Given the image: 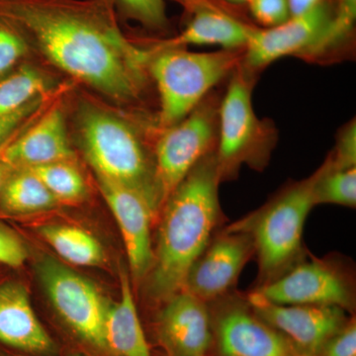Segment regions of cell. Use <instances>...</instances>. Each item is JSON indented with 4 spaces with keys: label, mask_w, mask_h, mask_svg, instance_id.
I'll return each mask as SVG.
<instances>
[{
    "label": "cell",
    "mask_w": 356,
    "mask_h": 356,
    "mask_svg": "<svg viewBox=\"0 0 356 356\" xmlns=\"http://www.w3.org/2000/svg\"><path fill=\"white\" fill-rule=\"evenodd\" d=\"M332 170H341L355 168L356 165V125L351 120L341 129L337 137L334 151L329 154Z\"/></svg>",
    "instance_id": "28"
},
{
    "label": "cell",
    "mask_w": 356,
    "mask_h": 356,
    "mask_svg": "<svg viewBox=\"0 0 356 356\" xmlns=\"http://www.w3.org/2000/svg\"><path fill=\"white\" fill-rule=\"evenodd\" d=\"M74 126L77 143L95 177L140 192L161 213L154 158L135 124L86 95L77 99Z\"/></svg>",
    "instance_id": "3"
},
{
    "label": "cell",
    "mask_w": 356,
    "mask_h": 356,
    "mask_svg": "<svg viewBox=\"0 0 356 356\" xmlns=\"http://www.w3.org/2000/svg\"><path fill=\"white\" fill-rule=\"evenodd\" d=\"M355 13L325 0L311 10L291 16L273 28H254L241 65L250 74H257L275 60L288 56L317 60L341 43L353 29Z\"/></svg>",
    "instance_id": "6"
},
{
    "label": "cell",
    "mask_w": 356,
    "mask_h": 356,
    "mask_svg": "<svg viewBox=\"0 0 356 356\" xmlns=\"http://www.w3.org/2000/svg\"><path fill=\"white\" fill-rule=\"evenodd\" d=\"M32 54L117 106L142 99L149 51L122 31L111 0H0Z\"/></svg>",
    "instance_id": "1"
},
{
    "label": "cell",
    "mask_w": 356,
    "mask_h": 356,
    "mask_svg": "<svg viewBox=\"0 0 356 356\" xmlns=\"http://www.w3.org/2000/svg\"><path fill=\"white\" fill-rule=\"evenodd\" d=\"M248 302L254 313L301 350L316 356L348 324V311L337 306L277 305L252 292Z\"/></svg>",
    "instance_id": "15"
},
{
    "label": "cell",
    "mask_w": 356,
    "mask_h": 356,
    "mask_svg": "<svg viewBox=\"0 0 356 356\" xmlns=\"http://www.w3.org/2000/svg\"><path fill=\"white\" fill-rule=\"evenodd\" d=\"M207 303L181 290L163 302L159 339L170 356H205L213 341Z\"/></svg>",
    "instance_id": "16"
},
{
    "label": "cell",
    "mask_w": 356,
    "mask_h": 356,
    "mask_svg": "<svg viewBox=\"0 0 356 356\" xmlns=\"http://www.w3.org/2000/svg\"><path fill=\"white\" fill-rule=\"evenodd\" d=\"M250 14L264 28H273L286 22L290 17L288 0H250Z\"/></svg>",
    "instance_id": "29"
},
{
    "label": "cell",
    "mask_w": 356,
    "mask_h": 356,
    "mask_svg": "<svg viewBox=\"0 0 356 356\" xmlns=\"http://www.w3.org/2000/svg\"><path fill=\"white\" fill-rule=\"evenodd\" d=\"M58 89L60 88L50 95L37 98L13 114L0 117V147L13 140L18 134L38 118L57 95Z\"/></svg>",
    "instance_id": "27"
},
{
    "label": "cell",
    "mask_w": 356,
    "mask_h": 356,
    "mask_svg": "<svg viewBox=\"0 0 356 356\" xmlns=\"http://www.w3.org/2000/svg\"><path fill=\"white\" fill-rule=\"evenodd\" d=\"M95 178L123 236L131 277L134 282H142L153 266L152 222L159 216V211L140 192L105 178Z\"/></svg>",
    "instance_id": "13"
},
{
    "label": "cell",
    "mask_w": 356,
    "mask_h": 356,
    "mask_svg": "<svg viewBox=\"0 0 356 356\" xmlns=\"http://www.w3.org/2000/svg\"><path fill=\"white\" fill-rule=\"evenodd\" d=\"M57 199L30 168H17L0 193V209L9 215H28L57 207Z\"/></svg>",
    "instance_id": "22"
},
{
    "label": "cell",
    "mask_w": 356,
    "mask_h": 356,
    "mask_svg": "<svg viewBox=\"0 0 356 356\" xmlns=\"http://www.w3.org/2000/svg\"><path fill=\"white\" fill-rule=\"evenodd\" d=\"M11 140H10V142H11ZM10 142H9V143H10ZM9 143H7V144L4 145L3 147H0V156H1L2 153H3L4 149H6V147L7 146V145L9 144Z\"/></svg>",
    "instance_id": "37"
},
{
    "label": "cell",
    "mask_w": 356,
    "mask_h": 356,
    "mask_svg": "<svg viewBox=\"0 0 356 356\" xmlns=\"http://www.w3.org/2000/svg\"><path fill=\"white\" fill-rule=\"evenodd\" d=\"M219 107L216 161L220 179H233L243 165L261 170L266 165L277 140L268 119H259L252 106L257 77L238 65Z\"/></svg>",
    "instance_id": "7"
},
{
    "label": "cell",
    "mask_w": 356,
    "mask_h": 356,
    "mask_svg": "<svg viewBox=\"0 0 356 356\" xmlns=\"http://www.w3.org/2000/svg\"><path fill=\"white\" fill-rule=\"evenodd\" d=\"M0 343L29 353H49L53 339L31 305L27 288L18 281L0 284Z\"/></svg>",
    "instance_id": "17"
},
{
    "label": "cell",
    "mask_w": 356,
    "mask_h": 356,
    "mask_svg": "<svg viewBox=\"0 0 356 356\" xmlns=\"http://www.w3.org/2000/svg\"><path fill=\"white\" fill-rule=\"evenodd\" d=\"M58 203L81 202L88 194L86 180L74 161H56L30 168Z\"/></svg>",
    "instance_id": "23"
},
{
    "label": "cell",
    "mask_w": 356,
    "mask_h": 356,
    "mask_svg": "<svg viewBox=\"0 0 356 356\" xmlns=\"http://www.w3.org/2000/svg\"><path fill=\"white\" fill-rule=\"evenodd\" d=\"M28 259L25 243L15 232L0 224V264L20 267Z\"/></svg>",
    "instance_id": "30"
},
{
    "label": "cell",
    "mask_w": 356,
    "mask_h": 356,
    "mask_svg": "<svg viewBox=\"0 0 356 356\" xmlns=\"http://www.w3.org/2000/svg\"><path fill=\"white\" fill-rule=\"evenodd\" d=\"M226 1L231 2V3L243 4L248 3L250 0H226Z\"/></svg>",
    "instance_id": "36"
},
{
    "label": "cell",
    "mask_w": 356,
    "mask_h": 356,
    "mask_svg": "<svg viewBox=\"0 0 356 356\" xmlns=\"http://www.w3.org/2000/svg\"><path fill=\"white\" fill-rule=\"evenodd\" d=\"M339 6L356 11V0H339Z\"/></svg>",
    "instance_id": "35"
},
{
    "label": "cell",
    "mask_w": 356,
    "mask_h": 356,
    "mask_svg": "<svg viewBox=\"0 0 356 356\" xmlns=\"http://www.w3.org/2000/svg\"><path fill=\"white\" fill-rule=\"evenodd\" d=\"M147 70L159 95L156 128L172 127L197 107L212 89L233 74L245 50L195 53L149 46Z\"/></svg>",
    "instance_id": "4"
},
{
    "label": "cell",
    "mask_w": 356,
    "mask_h": 356,
    "mask_svg": "<svg viewBox=\"0 0 356 356\" xmlns=\"http://www.w3.org/2000/svg\"><path fill=\"white\" fill-rule=\"evenodd\" d=\"M39 235L64 261L77 266H99L105 261L102 243L86 229L70 225H44Z\"/></svg>",
    "instance_id": "21"
},
{
    "label": "cell",
    "mask_w": 356,
    "mask_h": 356,
    "mask_svg": "<svg viewBox=\"0 0 356 356\" xmlns=\"http://www.w3.org/2000/svg\"><path fill=\"white\" fill-rule=\"evenodd\" d=\"M70 86L69 83L63 84L38 118L7 145L1 156L4 161L17 170L56 161H76L65 102Z\"/></svg>",
    "instance_id": "12"
},
{
    "label": "cell",
    "mask_w": 356,
    "mask_h": 356,
    "mask_svg": "<svg viewBox=\"0 0 356 356\" xmlns=\"http://www.w3.org/2000/svg\"><path fill=\"white\" fill-rule=\"evenodd\" d=\"M302 356H305V355H302Z\"/></svg>",
    "instance_id": "38"
},
{
    "label": "cell",
    "mask_w": 356,
    "mask_h": 356,
    "mask_svg": "<svg viewBox=\"0 0 356 356\" xmlns=\"http://www.w3.org/2000/svg\"><path fill=\"white\" fill-rule=\"evenodd\" d=\"M119 278L120 299L109 304L105 317L107 350L118 356H152L134 300L130 276L123 266L119 269Z\"/></svg>",
    "instance_id": "19"
},
{
    "label": "cell",
    "mask_w": 356,
    "mask_h": 356,
    "mask_svg": "<svg viewBox=\"0 0 356 356\" xmlns=\"http://www.w3.org/2000/svg\"><path fill=\"white\" fill-rule=\"evenodd\" d=\"M1 156H0V193H1L6 180L10 177L11 173L15 170L13 165H9L1 159Z\"/></svg>",
    "instance_id": "33"
},
{
    "label": "cell",
    "mask_w": 356,
    "mask_h": 356,
    "mask_svg": "<svg viewBox=\"0 0 356 356\" xmlns=\"http://www.w3.org/2000/svg\"><path fill=\"white\" fill-rule=\"evenodd\" d=\"M317 170L318 177L313 189L314 205L337 204L355 207L356 168L332 170L329 156Z\"/></svg>",
    "instance_id": "24"
},
{
    "label": "cell",
    "mask_w": 356,
    "mask_h": 356,
    "mask_svg": "<svg viewBox=\"0 0 356 356\" xmlns=\"http://www.w3.org/2000/svg\"><path fill=\"white\" fill-rule=\"evenodd\" d=\"M119 20H133L147 30L163 32L170 26L165 0H111Z\"/></svg>",
    "instance_id": "25"
},
{
    "label": "cell",
    "mask_w": 356,
    "mask_h": 356,
    "mask_svg": "<svg viewBox=\"0 0 356 356\" xmlns=\"http://www.w3.org/2000/svg\"><path fill=\"white\" fill-rule=\"evenodd\" d=\"M220 102L209 93L175 125L154 129V177L161 208L192 168L216 151Z\"/></svg>",
    "instance_id": "8"
},
{
    "label": "cell",
    "mask_w": 356,
    "mask_h": 356,
    "mask_svg": "<svg viewBox=\"0 0 356 356\" xmlns=\"http://www.w3.org/2000/svg\"><path fill=\"white\" fill-rule=\"evenodd\" d=\"M316 356H356V325L355 320L348 321L334 334Z\"/></svg>",
    "instance_id": "31"
},
{
    "label": "cell",
    "mask_w": 356,
    "mask_h": 356,
    "mask_svg": "<svg viewBox=\"0 0 356 356\" xmlns=\"http://www.w3.org/2000/svg\"><path fill=\"white\" fill-rule=\"evenodd\" d=\"M36 273L65 324L86 343L107 350L104 327L109 304L95 283L51 257L40 259Z\"/></svg>",
    "instance_id": "9"
},
{
    "label": "cell",
    "mask_w": 356,
    "mask_h": 356,
    "mask_svg": "<svg viewBox=\"0 0 356 356\" xmlns=\"http://www.w3.org/2000/svg\"><path fill=\"white\" fill-rule=\"evenodd\" d=\"M252 292L277 305L337 306L351 311L355 304L353 277L337 262L324 259L301 261Z\"/></svg>",
    "instance_id": "10"
},
{
    "label": "cell",
    "mask_w": 356,
    "mask_h": 356,
    "mask_svg": "<svg viewBox=\"0 0 356 356\" xmlns=\"http://www.w3.org/2000/svg\"><path fill=\"white\" fill-rule=\"evenodd\" d=\"M317 177L316 170L305 179L288 184L261 209L236 222L254 241L259 285L276 280L303 259L302 236L306 218L315 206Z\"/></svg>",
    "instance_id": "5"
},
{
    "label": "cell",
    "mask_w": 356,
    "mask_h": 356,
    "mask_svg": "<svg viewBox=\"0 0 356 356\" xmlns=\"http://www.w3.org/2000/svg\"><path fill=\"white\" fill-rule=\"evenodd\" d=\"M322 1L323 0H288V4L291 16H297L311 10Z\"/></svg>",
    "instance_id": "32"
},
{
    "label": "cell",
    "mask_w": 356,
    "mask_h": 356,
    "mask_svg": "<svg viewBox=\"0 0 356 356\" xmlns=\"http://www.w3.org/2000/svg\"><path fill=\"white\" fill-rule=\"evenodd\" d=\"M252 254V236L238 225H232L211 241L194 262L182 290L207 304L227 296Z\"/></svg>",
    "instance_id": "11"
},
{
    "label": "cell",
    "mask_w": 356,
    "mask_h": 356,
    "mask_svg": "<svg viewBox=\"0 0 356 356\" xmlns=\"http://www.w3.org/2000/svg\"><path fill=\"white\" fill-rule=\"evenodd\" d=\"M31 54L23 35L8 21L0 18V79L27 62Z\"/></svg>",
    "instance_id": "26"
},
{
    "label": "cell",
    "mask_w": 356,
    "mask_h": 356,
    "mask_svg": "<svg viewBox=\"0 0 356 356\" xmlns=\"http://www.w3.org/2000/svg\"><path fill=\"white\" fill-rule=\"evenodd\" d=\"M175 1L179 2L184 7L185 10L189 13H193L197 7L208 3L207 0H175Z\"/></svg>",
    "instance_id": "34"
},
{
    "label": "cell",
    "mask_w": 356,
    "mask_h": 356,
    "mask_svg": "<svg viewBox=\"0 0 356 356\" xmlns=\"http://www.w3.org/2000/svg\"><path fill=\"white\" fill-rule=\"evenodd\" d=\"M60 86L50 72L24 63L0 79V117L13 114L37 98L50 95Z\"/></svg>",
    "instance_id": "20"
},
{
    "label": "cell",
    "mask_w": 356,
    "mask_h": 356,
    "mask_svg": "<svg viewBox=\"0 0 356 356\" xmlns=\"http://www.w3.org/2000/svg\"><path fill=\"white\" fill-rule=\"evenodd\" d=\"M184 31L173 38L152 44L156 49L220 46L222 50H245L254 27L222 13L209 3L197 7Z\"/></svg>",
    "instance_id": "18"
},
{
    "label": "cell",
    "mask_w": 356,
    "mask_h": 356,
    "mask_svg": "<svg viewBox=\"0 0 356 356\" xmlns=\"http://www.w3.org/2000/svg\"><path fill=\"white\" fill-rule=\"evenodd\" d=\"M219 172L215 152L192 168L166 199L161 213L153 266L146 280L147 296L165 302L181 291L194 262L221 222Z\"/></svg>",
    "instance_id": "2"
},
{
    "label": "cell",
    "mask_w": 356,
    "mask_h": 356,
    "mask_svg": "<svg viewBox=\"0 0 356 356\" xmlns=\"http://www.w3.org/2000/svg\"><path fill=\"white\" fill-rule=\"evenodd\" d=\"M217 304L216 336L222 356H293L286 337L261 320L248 300L225 296Z\"/></svg>",
    "instance_id": "14"
}]
</instances>
